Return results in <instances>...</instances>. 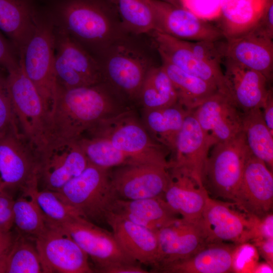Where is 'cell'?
<instances>
[{
    "label": "cell",
    "mask_w": 273,
    "mask_h": 273,
    "mask_svg": "<svg viewBox=\"0 0 273 273\" xmlns=\"http://www.w3.org/2000/svg\"><path fill=\"white\" fill-rule=\"evenodd\" d=\"M106 83L71 88L57 85L48 114V147L53 151L75 143L101 121L130 109Z\"/></svg>",
    "instance_id": "6da1fadb"
},
{
    "label": "cell",
    "mask_w": 273,
    "mask_h": 273,
    "mask_svg": "<svg viewBox=\"0 0 273 273\" xmlns=\"http://www.w3.org/2000/svg\"><path fill=\"white\" fill-rule=\"evenodd\" d=\"M47 13L55 26L96 58L127 33L109 0H57Z\"/></svg>",
    "instance_id": "7a4b0ae2"
},
{
    "label": "cell",
    "mask_w": 273,
    "mask_h": 273,
    "mask_svg": "<svg viewBox=\"0 0 273 273\" xmlns=\"http://www.w3.org/2000/svg\"><path fill=\"white\" fill-rule=\"evenodd\" d=\"M85 133L108 140L134 164H151L169 168L167 151L150 135L142 122L130 109L104 119Z\"/></svg>",
    "instance_id": "3957f363"
},
{
    "label": "cell",
    "mask_w": 273,
    "mask_h": 273,
    "mask_svg": "<svg viewBox=\"0 0 273 273\" xmlns=\"http://www.w3.org/2000/svg\"><path fill=\"white\" fill-rule=\"evenodd\" d=\"M8 87L21 133L34 150L41 164L48 147V112L36 86L20 63L7 72Z\"/></svg>",
    "instance_id": "277c9868"
},
{
    "label": "cell",
    "mask_w": 273,
    "mask_h": 273,
    "mask_svg": "<svg viewBox=\"0 0 273 273\" xmlns=\"http://www.w3.org/2000/svg\"><path fill=\"white\" fill-rule=\"evenodd\" d=\"M109 170L89 163L79 175L54 192L81 216L97 224L106 223V214L118 198L111 185Z\"/></svg>",
    "instance_id": "5b68a950"
},
{
    "label": "cell",
    "mask_w": 273,
    "mask_h": 273,
    "mask_svg": "<svg viewBox=\"0 0 273 273\" xmlns=\"http://www.w3.org/2000/svg\"><path fill=\"white\" fill-rule=\"evenodd\" d=\"M54 54L53 21L47 12H39L34 31L19 58L25 73L36 86L48 113L57 89Z\"/></svg>",
    "instance_id": "8992f818"
},
{
    "label": "cell",
    "mask_w": 273,
    "mask_h": 273,
    "mask_svg": "<svg viewBox=\"0 0 273 273\" xmlns=\"http://www.w3.org/2000/svg\"><path fill=\"white\" fill-rule=\"evenodd\" d=\"M125 38L110 46L97 59L101 65L104 82L125 101H139L145 77L153 66Z\"/></svg>",
    "instance_id": "52a82bcc"
},
{
    "label": "cell",
    "mask_w": 273,
    "mask_h": 273,
    "mask_svg": "<svg viewBox=\"0 0 273 273\" xmlns=\"http://www.w3.org/2000/svg\"><path fill=\"white\" fill-rule=\"evenodd\" d=\"M41 161L20 133L0 137V188L11 194L38 188Z\"/></svg>",
    "instance_id": "ba28073f"
},
{
    "label": "cell",
    "mask_w": 273,
    "mask_h": 273,
    "mask_svg": "<svg viewBox=\"0 0 273 273\" xmlns=\"http://www.w3.org/2000/svg\"><path fill=\"white\" fill-rule=\"evenodd\" d=\"M54 72L57 85L65 88L104 82L98 60L54 25Z\"/></svg>",
    "instance_id": "9c48e42d"
},
{
    "label": "cell",
    "mask_w": 273,
    "mask_h": 273,
    "mask_svg": "<svg viewBox=\"0 0 273 273\" xmlns=\"http://www.w3.org/2000/svg\"><path fill=\"white\" fill-rule=\"evenodd\" d=\"M208 156L203 183L216 196L233 200L250 152L244 132L214 145Z\"/></svg>",
    "instance_id": "30bf717a"
},
{
    "label": "cell",
    "mask_w": 273,
    "mask_h": 273,
    "mask_svg": "<svg viewBox=\"0 0 273 273\" xmlns=\"http://www.w3.org/2000/svg\"><path fill=\"white\" fill-rule=\"evenodd\" d=\"M234 206L207 196L200 220L208 243L227 241L239 245L257 237L260 219L235 209Z\"/></svg>",
    "instance_id": "8fae6325"
},
{
    "label": "cell",
    "mask_w": 273,
    "mask_h": 273,
    "mask_svg": "<svg viewBox=\"0 0 273 273\" xmlns=\"http://www.w3.org/2000/svg\"><path fill=\"white\" fill-rule=\"evenodd\" d=\"M50 225L59 228L75 241L93 261L95 272L115 264L138 263L123 251L112 232L80 215L60 224Z\"/></svg>",
    "instance_id": "7c38bea8"
},
{
    "label": "cell",
    "mask_w": 273,
    "mask_h": 273,
    "mask_svg": "<svg viewBox=\"0 0 273 273\" xmlns=\"http://www.w3.org/2000/svg\"><path fill=\"white\" fill-rule=\"evenodd\" d=\"M34 239L43 273H93L88 257L75 241L59 228L47 224Z\"/></svg>",
    "instance_id": "4fadbf2b"
},
{
    "label": "cell",
    "mask_w": 273,
    "mask_h": 273,
    "mask_svg": "<svg viewBox=\"0 0 273 273\" xmlns=\"http://www.w3.org/2000/svg\"><path fill=\"white\" fill-rule=\"evenodd\" d=\"M232 201L241 211L260 219L270 213L273 202L272 171L251 153Z\"/></svg>",
    "instance_id": "5bb4252c"
},
{
    "label": "cell",
    "mask_w": 273,
    "mask_h": 273,
    "mask_svg": "<svg viewBox=\"0 0 273 273\" xmlns=\"http://www.w3.org/2000/svg\"><path fill=\"white\" fill-rule=\"evenodd\" d=\"M169 168L151 164L117 167L111 172V185L118 198L137 200L162 197L169 179Z\"/></svg>",
    "instance_id": "9a60e30c"
},
{
    "label": "cell",
    "mask_w": 273,
    "mask_h": 273,
    "mask_svg": "<svg viewBox=\"0 0 273 273\" xmlns=\"http://www.w3.org/2000/svg\"><path fill=\"white\" fill-rule=\"evenodd\" d=\"M154 11L155 31L186 41L225 38L220 29L183 7L158 0H148Z\"/></svg>",
    "instance_id": "2e32d148"
},
{
    "label": "cell",
    "mask_w": 273,
    "mask_h": 273,
    "mask_svg": "<svg viewBox=\"0 0 273 273\" xmlns=\"http://www.w3.org/2000/svg\"><path fill=\"white\" fill-rule=\"evenodd\" d=\"M193 112L210 148L233 139L242 130V112L220 91Z\"/></svg>",
    "instance_id": "e0dca14e"
},
{
    "label": "cell",
    "mask_w": 273,
    "mask_h": 273,
    "mask_svg": "<svg viewBox=\"0 0 273 273\" xmlns=\"http://www.w3.org/2000/svg\"><path fill=\"white\" fill-rule=\"evenodd\" d=\"M158 243L157 264L154 270L194 255L207 244L200 219L177 218L156 231Z\"/></svg>",
    "instance_id": "ac0fdd59"
},
{
    "label": "cell",
    "mask_w": 273,
    "mask_h": 273,
    "mask_svg": "<svg viewBox=\"0 0 273 273\" xmlns=\"http://www.w3.org/2000/svg\"><path fill=\"white\" fill-rule=\"evenodd\" d=\"M225 93L242 112L261 109L272 89L262 73L224 59Z\"/></svg>",
    "instance_id": "d6986e66"
},
{
    "label": "cell",
    "mask_w": 273,
    "mask_h": 273,
    "mask_svg": "<svg viewBox=\"0 0 273 273\" xmlns=\"http://www.w3.org/2000/svg\"><path fill=\"white\" fill-rule=\"evenodd\" d=\"M224 59L231 60L264 75L270 82L273 74V41L255 28L236 37L224 38Z\"/></svg>",
    "instance_id": "ffe728a7"
},
{
    "label": "cell",
    "mask_w": 273,
    "mask_h": 273,
    "mask_svg": "<svg viewBox=\"0 0 273 273\" xmlns=\"http://www.w3.org/2000/svg\"><path fill=\"white\" fill-rule=\"evenodd\" d=\"M105 220L119 246L129 257L140 264L156 267L158 255L156 231L112 211L107 212Z\"/></svg>",
    "instance_id": "44dd1931"
},
{
    "label": "cell",
    "mask_w": 273,
    "mask_h": 273,
    "mask_svg": "<svg viewBox=\"0 0 273 273\" xmlns=\"http://www.w3.org/2000/svg\"><path fill=\"white\" fill-rule=\"evenodd\" d=\"M157 50L161 58L179 69L198 77L225 92L223 73L199 59L190 47L188 41L154 31L152 33Z\"/></svg>",
    "instance_id": "7402d4cb"
},
{
    "label": "cell",
    "mask_w": 273,
    "mask_h": 273,
    "mask_svg": "<svg viewBox=\"0 0 273 273\" xmlns=\"http://www.w3.org/2000/svg\"><path fill=\"white\" fill-rule=\"evenodd\" d=\"M169 179L163 197L169 207L189 220L201 218L208 195L204 184L186 170L170 166Z\"/></svg>",
    "instance_id": "603a6c76"
},
{
    "label": "cell",
    "mask_w": 273,
    "mask_h": 273,
    "mask_svg": "<svg viewBox=\"0 0 273 273\" xmlns=\"http://www.w3.org/2000/svg\"><path fill=\"white\" fill-rule=\"evenodd\" d=\"M193 110H189L185 118L172 152L174 156L169 161V167L183 169L203 184L204 169L211 148Z\"/></svg>",
    "instance_id": "cb8c5ba5"
},
{
    "label": "cell",
    "mask_w": 273,
    "mask_h": 273,
    "mask_svg": "<svg viewBox=\"0 0 273 273\" xmlns=\"http://www.w3.org/2000/svg\"><path fill=\"white\" fill-rule=\"evenodd\" d=\"M88 163L76 143L61 147L51 152L41 165L38 184L42 189L57 192L79 175Z\"/></svg>",
    "instance_id": "d4e9b609"
},
{
    "label": "cell",
    "mask_w": 273,
    "mask_h": 273,
    "mask_svg": "<svg viewBox=\"0 0 273 273\" xmlns=\"http://www.w3.org/2000/svg\"><path fill=\"white\" fill-rule=\"evenodd\" d=\"M236 246L222 242L208 243L190 257L161 266L153 271L162 273L234 272Z\"/></svg>",
    "instance_id": "484cf974"
},
{
    "label": "cell",
    "mask_w": 273,
    "mask_h": 273,
    "mask_svg": "<svg viewBox=\"0 0 273 273\" xmlns=\"http://www.w3.org/2000/svg\"><path fill=\"white\" fill-rule=\"evenodd\" d=\"M39 13L33 0H0V31L19 57L34 31Z\"/></svg>",
    "instance_id": "4316f807"
},
{
    "label": "cell",
    "mask_w": 273,
    "mask_h": 273,
    "mask_svg": "<svg viewBox=\"0 0 273 273\" xmlns=\"http://www.w3.org/2000/svg\"><path fill=\"white\" fill-rule=\"evenodd\" d=\"M110 211L154 231L178 218L163 196L137 200L117 198Z\"/></svg>",
    "instance_id": "83f0119b"
},
{
    "label": "cell",
    "mask_w": 273,
    "mask_h": 273,
    "mask_svg": "<svg viewBox=\"0 0 273 273\" xmlns=\"http://www.w3.org/2000/svg\"><path fill=\"white\" fill-rule=\"evenodd\" d=\"M273 0H222L219 25L225 38L254 28Z\"/></svg>",
    "instance_id": "f1b7e54d"
},
{
    "label": "cell",
    "mask_w": 273,
    "mask_h": 273,
    "mask_svg": "<svg viewBox=\"0 0 273 273\" xmlns=\"http://www.w3.org/2000/svg\"><path fill=\"white\" fill-rule=\"evenodd\" d=\"M189 111L178 102L161 108L143 109L142 122L156 142L173 152L177 135Z\"/></svg>",
    "instance_id": "f546056e"
},
{
    "label": "cell",
    "mask_w": 273,
    "mask_h": 273,
    "mask_svg": "<svg viewBox=\"0 0 273 273\" xmlns=\"http://www.w3.org/2000/svg\"><path fill=\"white\" fill-rule=\"evenodd\" d=\"M161 66L176 90L177 102L188 110H193L218 89L207 81L179 69L161 58Z\"/></svg>",
    "instance_id": "4dcf8cb0"
},
{
    "label": "cell",
    "mask_w": 273,
    "mask_h": 273,
    "mask_svg": "<svg viewBox=\"0 0 273 273\" xmlns=\"http://www.w3.org/2000/svg\"><path fill=\"white\" fill-rule=\"evenodd\" d=\"M242 131L250 153L272 171L273 134L264 121L261 109L242 113Z\"/></svg>",
    "instance_id": "1f68e13d"
},
{
    "label": "cell",
    "mask_w": 273,
    "mask_h": 273,
    "mask_svg": "<svg viewBox=\"0 0 273 273\" xmlns=\"http://www.w3.org/2000/svg\"><path fill=\"white\" fill-rule=\"evenodd\" d=\"M139 101L143 109L151 110L177 103V96L169 76L161 65L148 71L140 91Z\"/></svg>",
    "instance_id": "d6a6232c"
},
{
    "label": "cell",
    "mask_w": 273,
    "mask_h": 273,
    "mask_svg": "<svg viewBox=\"0 0 273 273\" xmlns=\"http://www.w3.org/2000/svg\"><path fill=\"white\" fill-rule=\"evenodd\" d=\"M127 33L139 35L155 31V17L148 0H109Z\"/></svg>",
    "instance_id": "836d02e7"
},
{
    "label": "cell",
    "mask_w": 273,
    "mask_h": 273,
    "mask_svg": "<svg viewBox=\"0 0 273 273\" xmlns=\"http://www.w3.org/2000/svg\"><path fill=\"white\" fill-rule=\"evenodd\" d=\"M35 189L22 194L13 204L14 226L17 232L34 240L48 226L33 196Z\"/></svg>",
    "instance_id": "e575fe53"
},
{
    "label": "cell",
    "mask_w": 273,
    "mask_h": 273,
    "mask_svg": "<svg viewBox=\"0 0 273 273\" xmlns=\"http://www.w3.org/2000/svg\"><path fill=\"white\" fill-rule=\"evenodd\" d=\"M75 143L84 153L88 162L99 167L110 169L134 164L129 158L105 138L82 136Z\"/></svg>",
    "instance_id": "d590c367"
},
{
    "label": "cell",
    "mask_w": 273,
    "mask_h": 273,
    "mask_svg": "<svg viewBox=\"0 0 273 273\" xmlns=\"http://www.w3.org/2000/svg\"><path fill=\"white\" fill-rule=\"evenodd\" d=\"M43 272L34 240L17 233L7 255L6 273Z\"/></svg>",
    "instance_id": "8d00e7d4"
},
{
    "label": "cell",
    "mask_w": 273,
    "mask_h": 273,
    "mask_svg": "<svg viewBox=\"0 0 273 273\" xmlns=\"http://www.w3.org/2000/svg\"><path fill=\"white\" fill-rule=\"evenodd\" d=\"M33 194L47 224H60L80 215L73 208L58 198L54 191L37 188L33 191Z\"/></svg>",
    "instance_id": "74e56055"
},
{
    "label": "cell",
    "mask_w": 273,
    "mask_h": 273,
    "mask_svg": "<svg viewBox=\"0 0 273 273\" xmlns=\"http://www.w3.org/2000/svg\"><path fill=\"white\" fill-rule=\"evenodd\" d=\"M10 132L21 133L7 82V72L0 68V137Z\"/></svg>",
    "instance_id": "f35d334b"
},
{
    "label": "cell",
    "mask_w": 273,
    "mask_h": 273,
    "mask_svg": "<svg viewBox=\"0 0 273 273\" xmlns=\"http://www.w3.org/2000/svg\"><path fill=\"white\" fill-rule=\"evenodd\" d=\"M222 0H180L181 6L207 21L218 20Z\"/></svg>",
    "instance_id": "ab89813d"
},
{
    "label": "cell",
    "mask_w": 273,
    "mask_h": 273,
    "mask_svg": "<svg viewBox=\"0 0 273 273\" xmlns=\"http://www.w3.org/2000/svg\"><path fill=\"white\" fill-rule=\"evenodd\" d=\"M256 250L247 243L236 246L234 254V272H252L257 264Z\"/></svg>",
    "instance_id": "60d3db41"
},
{
    "label": "cell",
    "mask_w": 273,
    "mask_h": 273,
    "mask_svg": "<svg viewBox=\"0 0 273 273\" xmlns=\"http://www.w3.org/2000/svg\"><path fill=\"white\" fill-rule=\"evenodd\" d=\"M20 63L18 54L9 40L0 31V68L6 72Z\"/></svg>",
    "instance_id": "b9f144b4"
},
{
    "label": "cell",
    "mask_w": 273,
    "mask_h": 273,
    "mask_svg": "<svg viewBox=\"0 0 273 273\" xmlns=\"http://www.w3.org/2000/svg\"><path fill=\"white\" fill-rule=\"evenodd\" d=\"M12 194L0 188V229L11 231L14 226Z\"/></svg>",
    "instance_id": "7bdbcfd3"
},
{
    "label": "cell",
    "mask_w": 273,
    "mask_h": 273,
    "mask_svg": "<svg viewBox=\"0 0 273 273\" xmlns=\"http://www.w3.org/2000/svg\"><path fill=\"white\" fill-rule=\"evenodd\" d=\"M254 28L273 39V1L268 5Z\"/></svg>",
    "instance_id": "ee69618b"
},
{
    "label": "cell",
    "mask_w": 273,
    "mask_h": 273,
    "mask_svg": "<svg viewBox=\"0 0 273 273\" xmlns=\"http://www.w3.org/2000/svg\"><path fill=\"white\" fill-rule=\"evenodd\" d=\"M253 241L254 246L265 261L273 266V238H256Z\"/></svg>",
    "instance_id": "f6af8a7d"
},
{
    "label": "cell",
    "mask_w": 273,
    "mask_h": 273,
    "mask_svg": "<svg viewBox=\"0 0 273 273\" xmlns=\"http://www.w3.org/2000/svg\"><path fill=\"white\" fill-rule=\"evenodd\" d=\"M100 273H148L139 263H122L111 265L100 270Z\"/></svg>",
    "instance_id": "bcb514c9"
},
{
    "label": "cell",
    "mask_w": 273,
    "mask_h": 273,
    "mask_svg": "<svg viewBox=\"0 0 273 273\" xmlns=\"http://www.w3.org/2000/svg\"><path fill=\"white\" fill-rule=\"evenodd\" d=\"M273 215L269 213L260 219L256 238H273Z\"/></svg>",
    "instance_id": "7dc6e473"
},
{
    "label": "cell",
    "mask_w": 273,
    "mask_h": 273,
    "mask_svg": "<svg viewBox=\"0 0 273 273\" xmlns=\"http://www.w3.org/2000/svg\"><path fill=\"white\" fill-rule=\"evenodd\" d=\"M17 236L12 230L0 229V257L7 254L12 247Z\"/></svg>",
    "instance_id": "c3c4849f"
},
{
    "label": "cell",
    "mask_w": 273,
    "mask_h": 273,
    "mask_svg": "<svg viewBox=\"0 0 273 273\" xmlns=\"http://www.w3.org/2000/svg\"><path fill=\"white\" fill-rule=\"evenodd\" d=\"M264 121L269 131L273 134V95L272 89L269 92L262 108Z\"/></svg>",
    "instance_id": "681fc988"
},
{
    "label": "cell",
    "mask_w": 273,
    "mask_h": 273,
    "mask_svg": "<svg viewBox=\"0 0 273 273\" xmlns=\"http://www.w3.org/2000/svg\"><path fill=\"white\" fill-rule=\"evenodd\" d=\"M273 266H271L266 262L265 263H257L254 267L253 273H265L273 272Z\"/></svg>",
    "instance_id": "f907efd6"
},
{
    "label": "cell",
    "mask_w": 273,
    "mask_h": 273,
    "mask_svg": "<svg viewBox=\"0 0 273 273\" xmlns=\"http://www.w3.org/2000/svg\"><path fill=\"white\" fill-rule=\"evenodd\" d=\"M8 254L0 257V273H6Z\"/></svg>",
    "instance_id": "816d5d0a"
},
{
    "label": "cell",
    "mask_w": 273,
    "mask_h": 273,
    "mask_svg": "<svg viewBox=\"0 0 273 273\" xmlns=\"http://www.w3.org/2000/svg\"><path fill=\"white\" fill-rule=\"evenodd\" d=\"M158 1H163L166 3L170 4L176 7H182L180 4V0H158Z\"/></svg>",
    "instance_id": "f5cc1de1"
}]
</instances>
